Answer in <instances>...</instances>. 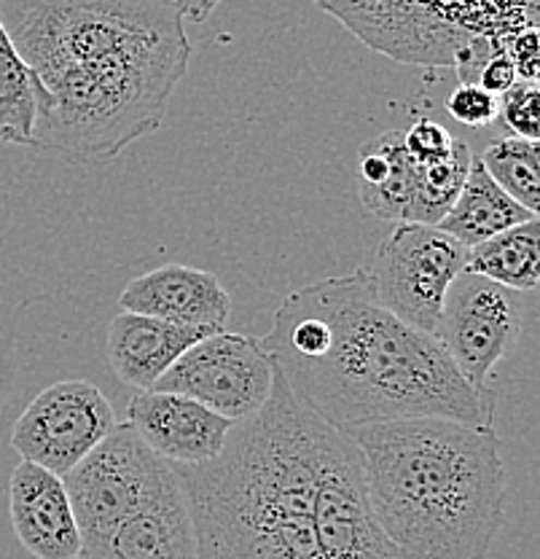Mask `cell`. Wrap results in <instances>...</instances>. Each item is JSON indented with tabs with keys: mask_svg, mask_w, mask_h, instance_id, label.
I'll return each mask as SVG.
<instances>
[{
	"mask_svg": "<svg viewBox=\"0 0 540 559\" xmlns=\"http://www.w3.org/2000/svg\"><path fill=\"white\" fill-rule=\"evenodd\" d=\"M0 22L33 75V148L73 165L159 130L189 70L176 0H0Z\"/></svg>",
	"mask_w": 540,
	"mask_h": 559,
	"instance_id": "cell-1",
	"label": "cell"
},
{
	"mask_svg": "<svg viewBox=\"0 0 540 559\" xmlns=\"http://www.w3.org/2000/svg\"><path fill=\"white\" fill-rule=\"evenodd\" d=\"M259 342L290 393L345 433L398 417L495 428V409L463 380L435 334L382 307L369 270L293 290Z\"/></svg>",
	"mask_w": 540,
	"mask_h": 559,
	"instance_id": "cell-2",
	"label": "cell"
},
{
	"mask_svg": "<svg viewBox=\"0 0 540 559\" xmlns=\"http://www.w3.org/2000/svg\"><path fill=\"white\" fill-rule=\"evenodd\" d=\"M323 419L290 393L275 364L259 412L231 425L224 450L176 465L196 559H321L312 520Z\"/></svg>",
	"mask_w": 540,
	"mask_h": 559,
	"instance_id": "cell-3",
	"label": "cell"
},
{
	"mask_svg": "<svg viewBox=\"0 0 540 559\" xmlns=\"http://www.w3.org/2000/svg\"><path fill=\"white\" fill-rule=\"evenodd\" d=\"M371 509L404 559H487L505 514L495 428L398 417L350 430Z\"/></svg>",
	"mask_w": 540,
	"mask_h": 559,
	"instance_id": "cell-4",
	"label": "cell"
},
{
	"mask_svg": "<svg viewBox=\"0 0 540 559\" xmlns=\"http://www.w3.org/2000/svg\"><path fill=\"white\" fill-rule=\"evenodd\" d=\"M365 46L409 66H452L476 84L505 35L538 27V0H315Z\"/></svg>",
	"mask_w": 540,
	"mask_h": 559,
	"instance_id": "cell-5",
	"label": "cell"
},
{
	"mask_svg": "<svg viewBox=\"0 0 540 559\" xmlns=\"http://www.w3.org/2000/svg\"><path fill=\"white\" fill-rule=\"evenodd\" d=\"M81 538L106 535L127 516L154 503L178 485L176 465L159 457L130 423H116L106 439L92 447L62 476Z\"/></svg>",
	"mask_w": 540,
	"mask_h": 559,
	"instance_id": "cell-6",
	"label": "cell"
},
{
	"mask_svg": "<svg viewBox=\"0 0 540 559\" xmlns=\"http://www.w3.org/2000/svg\"><path fill=\"white\" fill-rule=\"evenodd\" d=\"M312 520L321 559H404L371 509L358 444L328 423L317 441Z\"/></svg>",
	"mask_w": 540,
	"mask_h": 559,
	"instance_id": "cell-7",
	"label": "cell"
},
{
	"mask_svg": "<svg viewBox=\"0 0 540 559\" xmlns=\"http://www.w3.org/2000/svg\"><path fill=\"white\" fill-rule=\"evenodd\" d=\"M468 248L439 226L398 224L365 266L376 299L404 323L433 334L452 280L466 270Z\"/></svg>",
	"mask_w": 540,
	"mask_h": 559,
	"instance_id": "cell-8",
	"label": "cell"
},
{
	"mask_svg": "<svg viewBox=\"0 0 540 559\" xmlns=\"http://www.w3.org/2000/svg\"><path fill=\"white\" fill-rule=\"evenodd\" d=\"M514 294L516 290L463 270L446 288L433 331L463 380L492 409L497 404L492 390L495 366L521 334V310Z\"/></svg>",
	"mask_w": 540,
	"mask_h": 559,
	"instance_id": "cell-9",
	"label": "cell"
},
{
	"mask_svg": "<svg viewBox=\"0 0 540 559\" xmlns=\"http://www.w3.org/2000/svg\"><path fill=\"white\" fill-rule=\"evenodd\" d=\"M275 380V360L255 336L216 331L183 355L154 382V390L189 395L231 423L255 415Z\"/></svg>",
	"mask_w": 540,
	"mask_h": 559,
	"instance_id": "cell-10",
	"label": "cell"
},
{
	"mask_svg": "<svg viewBox=\"0 0 540 559\" xmlns=\"http://www.w3.org/2000/svg\"><path fill=\"white\" fill-rule=\"evenodd\" d=\"M116 423L113 406L95 382L62 380L27 404L11 430V447L22 460L65 476Z\"/></svg>",
	"mask_w": 540,
	"mask_h": 559,
	"instance_id": "cell-11",
	"label": "cell"
},
{
	"mask_svg": "<svg viewBox=\"0 0 540 559\" xmlns=\"http://www.w3.org/2000/svg\"><path fill=\"white\" fill-rule=\"evenodd\" d=\"M127 423L159 457L194 465L216 457L231 430V419L189 395L170 390H137L127 406Z\"/></svg>",
	"mask_w": 540,
	"mask_h": 559,
	"instance_id": "cell-12",
	"label": "cell"
},
{
	"mask_svg": "<svg viewBox=\"0 0 540 559\" xmlns=\"http://www.w3.org/2000/svg\"><path fill=\"white\" fill-rule=\"evenodd\" d=\"M9 511L14 533L36 559H79L81 530L62 476L22 460L11 474Z\"/></svg>",
	"mask_w": 540,
	"mask_h": 559,
	"instance_id": "cell-13",
	"label": "cell"
},
{
	"mask_svg": "<svg viewBox=\"0 0 540 559\" xmlns=\"http://www.w3.org/2000/svg\"><path fill=\"white\" fill-rule=\"evenodd\" d=\"M119 301L130 312L207 331L224 329L231 314V296L220 280L185 264H165L130 280Z\"/></svg>",
	"mask_w": 540,
	"mask_h": 559,
	"instance_id": "cell-14",
	"label": "cell"
},
{
	"mask_svg": "<svg viewBox=\"0 0 540 559\" xmlns=\"http://www.w3.org/2000/svg\"><path fill=\"white\" fill-rule=\"evenodd\" d=\"M79 559H196L194 524L180 479L110 533L81 538Z\"/></svg>",
	"mask_w": 540,
	"mask_h": 559,
	"instance_id": "cell-15",
	"label": "cell"
},
{
	"mask_svg": "<svg viewBox=\"0 0 540 559\" xmlns=\"http://www.w3.org/2000/svg\"><path fill=\"white\" fill-rule=\"evenodd\" d=\"M211 334L216 331L167 323L151 314L124 310L110 320L108 329L110 371L130 388L148 390L185 349Z\"/></svg>",
	"mask_w": 540,
	"mask_h": 559,
	"instance_id": "cell-16",
	"label": "cell"
},
{
	"mask_svg": "<svg viewBox=\"0 0 540 559\" xmlns=\"http://www.w3.org/2000/svg\"><path fill=\"white\" fill-rule=\"evenodd\" d=\"M358 194L374 218L404 224L415 194V159L406 151L398 130L385 132L360 145Z\"/></svg>",
	"mask_w": 540,
	"mask_h": 559,
	"instance_id": "cell-17",
	"label": "cell"
},
{
	"mask_svg": "<svg viewBox=\"0 0 540 559\" xmlns=\"http://www.w3.org/2000/svg\"><path fill=\"white\" fill-rule=\"evenodd\" d=\"M536 215L538 213L519 205L514 197L505 194L501 186L487 175L479 156L473 154L466 183H463L449 213L439 221V229H444L446 235H452L466 248H473V245L490 240V237L501 235L511 226L525 224Z\"/></svg>",
	"mask_w": 540,
	"mask_h": 559,
	"instance_id": "cell-18",
	"label": "cell"
},
{
	"mask_svg": "<svg viewBox=\"0 0 540 559\" xmlns=\"http://www.w3.org/2000/svg\"><path fill=\"white\" fill-rule=\"evenodd\" d=\"M540 266V221L516 224L490 240L473 245L466 253V270L492 280L503 288L532 290L538 285Z\"/></svg>",
	"mask_w": 540,
	"mask_h": 559,
	"instance_id": "cell-19",
	"label": "cell"
},
{
	"mask_svg": "<svg viewBox=\"0 0 540 559\" xmlns=\"http://www.w3.org/2000/svg\"><path fill=\"white\" fill-rule=\"evenodd\" d=\"M470 162H473V151L460 138L455 140V145H452L444 159L425 162V165L415 162V194H411L409 218L406 221L409 224L439 226V221L449 213L463 183H466Z\"/></svg>",
	"mask_w": 540,
	"mask_h": 559,
	"instance_id": "cell-20",
	"label": "cell"
},
{
	"mask_svg": "<svg viewBox=\"0 0 540 559\" xmlns=\"http://www.w3.org/2000/svg\"><path fill=\"white\" fill-rule=\"evenodd\" d=\"M36 97L27 62L0 22V140L11 145H33Z\"/></svg>",
	"mask_w": 540,
	"mask_h": 559,
	"instance_id": "cell-21",
	"label": "cell"
},
{
	"mask_svg": "<svg viewBox=\"0 0 540 559\" xmlns=\"http://www.w3.org/2000/svg\"><path fill=\"white\" fill-rule=\"evenodd\" d=\"M487 175L519 205L538 213L540 205V148L538 140L503 138L479 154Z\"/></svg>",
	"mask_w": 540,
	"mask_h": 559,
	"instance_id": "cell-22",
	"label": "cell"
},
{
	"mask_svg": "<svg viewBox=\"0 0 540 559\" xmlns=\"http://www.w3.org/2000/svg\"><path fill=\"white\" fill-rule=\"evenodd\" d=\"M501 100V116L508 130H514L516 138L538 140L540 135V95L536 81H516L511 90L497 95Z\"/></svg>",
	"mask_w": 540,
	"mask_h": 559,
	"instance_id": "cell-23",
	"label": "cell"
},
{
	"mask_svg": "<svg viewBox=\"0 0 540 559\" xmlns=\"http://www.w3.org/2000/svg\"><path fill=\"white\" fill-rule=\"evenodd\" d=\"M446 110L466 127H487L501 116V100L481 84H460L446 97Z\"/></svg>",
	"mask_w": 540,
	"mask_h": 559,
	"instance_id": "cell-24",
	"label": "cell"
},
{
	"mask_svg": "<svg viewBox=\"0 0 540 559\" xmlns=\"http://www.w3.org/2000/svg\"><path fill=\"white\" fill-rule=\"evenodd\" d=\"M400 138H404L406 151H409V156L417 165L444 159L457 140L444 124L433 119H417L409 130L400 132Z\"/></svg>",
	"mask_w": 540,
	"mask_h": 559,
	"instance_id": "cell-25",
	"label": "cell"
},
{
	"mask_svg": "<svg viewBox=\"0 0 540 559\" xmlns=\"http://www.w3.org/2000/svg\"><path fill=\"white\" fill-rule=\"evenodd\" d=\"M501 46L516 66V73H519L521 81H538V27H521V31L505 35Z\"/></svg>",
	"mask_w": 540,
	"mask_h": 559,
	"instance_id": "cell-26",
	"label": "cell"
},
{
	"mask_svg": "<svg viewBox=\"0 0 540 559\" xmlns=\"http://www.w3.org/2000/svg\"><path fill=\"white\" fill-rule=\"evenodd\" d=\"M516 81H521L519 73H516V66L511 62V57L505 55V49L501 46V49H497L495 55L484 62V68H481L479 81H476V84H481L484 90H490L492 95H503V92L511 90Z\"/></svg>",
	"mask_w": 540,
	"mask_h": 559,
	"instance_id": "cell-27",
	"label": "cell"
},
{
	"mask_svg": "<svg viewBox=\"0 0 540 559\" xmlns=\"http://www.w3.org/2000/svg\"><path fill=\"white\" fill-rule=\"evenodd\" d=\"M218 3L220 0H176L180 16L191 22H205L218 9Z\"/></svg>",
	"mask_w": 540,
	"mask_h": 559,
	"instance_id": "cell-28",
	"label": "cell"
}]
</instances>
